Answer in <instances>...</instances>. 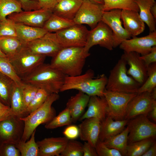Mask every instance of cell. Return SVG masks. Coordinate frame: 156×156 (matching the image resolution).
Here are the masks:
<instances>
[{
    "label": "cell",
    "mask_w": 156,
    "mask_h": 156,
    "mask_svg": "<svg viewBox=\"0 0 156 156\" xmlns=\"http://www.w3.org/2000/svg\"><path fill=\"white\" fill-rule=\"evenodd\" d=\"M73 122L69 109L66 108L55 116L49 122L45 124V127L48 129H51L64 126H68Z\"/></svg>",
    "instance_id": "36"
},
{
    "label": "cell",
    "mask_w": 156,
    "mask_h": 156,
    "mask_svg": "<svg viewBox=\"0 0 156 156\" xmlns=\"http://www.w3.org/2000/svg\"><path fill=\"white\" fill-rule=\"evenodd\" d=\"M140 54L135 52L124 51L121 57L129 65L127 74L142 85L146 80L147 67L140 58Z\"/></svg>",
    "instance_id": "18"
},
{
    "label": "cell",
    "mask_w": 156,
    "mask_h": 156,
    "mask_svg": "<svg viewBox=\"0 0 156 156\" xmlns=\"http://www.w3.org/2000/svg\"><path fill=\"white\" fill-rule=\"evenodd\" d=\"M22 11L20 3L15 0H0V21L10 14Z\"/></svg>",
    "instance_id": "38"
},
{
    "label": "cell",
    "mask_w": 156,
    "mask_h": 156,
    "mask_svg": "<svg viewBox=\"0 0 156 156\" xmlns=\"http://www.w3.org/2000/svg\"><path fill=\"white\" fill-rule=\"evenodd\" d=\"M2 148L1 154L5 156H21L19 150L16 144L4 142Z\"/></svg>",
    "instance_id": "45"
},
{
    "label": "cell",
    "mask_w": 156,
    "mask_h": 156,
    "mask_svg": "<svg viewBox=\"0 0 156 156\" xmlns=\"http://www.w3.org/2000/svg\"><path fill=\"white\" fill-rule=\"evenodd\" d=\"M139 8L140 17L146 23L150 32L156 31V19L150 10L152 6L156 2L155 0H135Z\"/></svg>",
    "instance_id": "29"
},
{
    "label": "cell",
    "mask_w": 156,
    "mask_h": 156,
    "mask_svg": "<svg viewBox=\"0 0 156 156\" xmlns=\"http://www.w3.org/2000/svg\"><path fill=\"white\" fill-rule=\"evenodd\" d=\"M13 115L10 107L0 102V122Z\"/></svg>",
    "instance_id": "49"
},
{
    "label": "cell",
    "mask_w": 156,
    "mask_h": 156,
    "mask_svg": "<svg viewBox=\"0 0 156 156\" xmlns=\"http://www.w3.org/2000/svg\"><path fill=\"white\" fill-rule=\"evenodd\" d=\"M83 0H57L53 9V14L73 20Z\"/></svg>",
    "instance_id": "25"
},
{
    "label": "cell",
    "mask_w": 156,
    "mask_h": 156,
    "mask_svg": "<svg viewBox=\"0 0 156 156\" xmlns=\"http://www.w3.org/2000/svg\"><path fill=\"white\" fill-rule=\"evenodd\" d=\"M156 103V89L151 92L137 94L127 106L124 119L129 120L140 115H148Z\"/></svg>",
    "instance_id": "8"
},
{
    "label": "cell",
    "mask_w": 156,
    "mask_h": 156,
    "mask_svg": "<svg viewBox=\"0 0 156 156\" xmlns=\"http://www.w3.org/2000/svg\"><path fill=\"white\" fill-rule=\"evenodd\" d=\"M83 156H98L94 147L85 142L83 145Z\"/></svg>",
    "instance_id": "50"
},
{
    "label": "cell",
    "mask_w": 156,
    "mask_h": 156,
    "mask_svg": "<svg viewBox=\"0 0 156 156\" xmlns=\"http://www.w3.org/2000/svg\"><path fill=\"white\" fill-rule=\"evenodd\" d=\"M113 42L112 30L106 24L101 21L95 27L89 31L84 50L86 53H89L92 47L99 45L111 51L113 48Z\"/></svg>",
    "instance_id": "12"
},
{
    "label": "cell",
    "mask_w": 156,
    "mask_h": 156,
    "mask_svg": "<svg viewBox=\"0 0 156 156\" xmlns=\"http://www.w3.org/2000/svg\"><path fill=\"white\" fill-rule=\"evenodd\" d=\"M128 144L140 140L155 138L156 125L146 115H140L128 120Z\"/></svg>",
    "instance_id": "7"
},
{
    "label": "cell",
    "mask_w": 156,
    "mask_h": 156,
    "mask_svg": "<svg viewBox=\"0 0 156 156\" xmlns=\"http://www.w3.org/2000/svg\"><path fill=\"white\" fill-rule=\"evenodd\" d=\"M23 43L16 37H0V49L9 59L14 56L24 47Z\"/></svg>",
    "instance_id": "27"
},
{
    "label": "cell",
    "mask_w": 156,
    "mask_h": 156,
    "mask_svg": "<svg viewBox=\"0 0 156 156\" xmlns=\"http://www.w3.org/2000/svg\"><path fill=\"white\" fill-rule=\"evenodd\" d=\"M46 57L30 52L24 45L16 54L8 59L17 75L21 79L43 63Z\"/></svg>",
    "instance_id": "6"
},
{
    "label": "cell",
    "mask_w": 156,
    "mask_h": 156,
    "mask_svg": "<svg viewBox=\"0 0 156 156\" xmlns=\"http://www.w3.org/2000/svg\"><path fill=\"white\" fill-rule=\"evenodd\" d=\"M83 145L75 140H68L60 156H83Z\"/></svg>",
    "instance_id": "40"
},
{
    "label": "cell",
    "mask_w": 156,
    "mask_h": 156,
    "mask_svg": "<svg viewBox=\"0 0 156 156\" xmlns=\"http://www.w3.org/2000/svg\"><path fill=\"white\" fill-rule=\"evenodd\" d=\"M19 2L22 9L25 11H29L40 9L38 2L34 0H15Z\"/></svg>",
    "instance_id": "47"
},
{
    "label": "cell",
    "mask_w": 156,
    "mask_h": 156,
    "mask_svg": "<svg viewBox=\"0 0 156 156\" xmlns=\"http://www.w3.org/2000/svg\"><path fill=\"white\" fill-rule=\"evenodd\" d=\"M156 142H154L142 156H156Z\"/></svg>",
    "instance_id": "52"
},
{
    "label": "cell",
    "mask_w": 156,
    "mask_h": 156,
    "mask_svg": "<svg viewBox=\"0 0 156 156\" xmlns=\"http://www.w3.org/2000/svg\"><path fill=\"white\" fill-rule=\"evenodd\" d=\"M16 37L15 22L9 18L0 21V37Z\"/></svg>",
    "instance_id": "43"
},
{
    "label": "cell",
    "mask_w": 156,
    "mask_h": 156,
    "mask_svg": "<svg viewBox=\"0 0 156 156\" xmlns=\"http://www.w3.org/2000/svg\"><path fill=\"white\" fill-rule=\"evenodd\" d=\"M16 83L11 78L0 73V102L10 107L12 94Z\"/></svg>",
    "instance_id": "31"
},
{
    "label": "cell",
    "mask_w": 156,
    "mask_h": 156,
    "mask_svg": "<svg viewBox=\"0 0 156 156\" xmlns=\"http://www.w3.org/2000/svg\"><path fill=\"white\" fill-rule=\"evenodd\" d=\"M16 37L26 43L41 37L47 32L41 27H34L15 22Z\"/></svg>",
    "instance_id": "26"
},
{
    "label": "cell",
    "mask_w": 156,
    "mask_h": 156,
    "mask_svg": "<svg viewBox=\"0 0 156 156\" xmlns=\"http://www.w3.org/2000/svg\"><path fill=\"white\" fill-rule=\"evenodd\" d=\"M121 19L123 22L124 28L131 36H136L144 31V22L140 17L138 12L132 10H122Z\"/></svg>",
    "instance_id": "22"
},
{
    "label": "cell",
    "mask_w": 156,
    "mask_h": 156,
    "mask_svg": "<svg viewBox=\"0 0 156 156\" xmlns=\"http://www.w3.org/2000/svg\"><path fill=\"white\" fill-rule=\"evenodd\" d=\"M95 148L98 156H122L118 151L106 146L99 139L97 142Z\"/></svg>",
    "instance_id": "44"
},
{
    "label": "cell",
    "mask_w": 156,
    "mask_h": 156,
    "mask_svg": "<svg viewBox=\"0 0 156 156\" xmlns=\"http://www.w3.org/2000/svg\"><path fill=\"white\" fill-rule=\"evenodd\" d=\"M137 93H129L105 90L104 96L108 107L107 116L115 120L124 119L127 105Z\"/></svg>",
    "instance_id": "9"
},
{
    "label": "cell",
    "mask_w": 156,
    "mask_h": 156,
    "mask_svg": "<svg viewBox=\"0 0 156 156\" xmlns=\"http://www.w3.org/2000/svg\"><path fill=\"white\" fill-rule=\"evenodd\" d=\"M102 5L88 0H83L73 21L76 24H86L93 29L101 21Z\"/></svg>",
    "instance_id": "13"
},
{
    "label": "cell",
    "mask_w": 156,
    "mask_h": 156,
    "mask_svg": "<svg viewBox=\"0 0 156 156\" xmlns=\"http://www.w3.org/2000/svg\"><path fill=\"white\" fill-rule=\"evenodd\" d=\"M75 24L73 20L67 19L53 14L45 22L43 28L47 32L55 33Z\"/></svg>",
    "instance_id": "32"
},
{
    "label": "cell",
    "mask_w": 156,
    "mask_h": 156,
    "mask_svg": "<svg viewBox=\"0 0 156 156\" xmlns=\"http://www.w3.org/2000/svg\"><path fill=\"white\" fill-rule=\"evenodd\" d=\"M25 46L33 53L52 57L62 48L55 33L49 32L41 37L25 43Z\"/></svg>",
    "instance_id": "10"
},
{
    "label": "cell",
    "mask_w": 156,
    "mask_h": 156,
    "mask_svg": "<svg viewBox=\"0 0 156 156\" xmlns=\"http://www.w3.org/2000/svg\"><path fill=\"white\" fill-rule=\"evenodd\" d=\"M37 1L40 9L52 10L57 0H34Z\"/></svg>",
    "instance_id": "51"
},
{
    "label": "cell",
    "mask_w": 156,
    "mask_h": 156,
    "mask_svg": "<svg viewBox=\"0 0 156 156\" xmlns=\"http://www.w3.org/2000/svg\"><path fill=\"white\" fill-rule=\"evenodd\" d=\"M68 140L63 137L46 138L37 141L39 156H60Z\"/></svg>",
    "instance_id": "21"
},
{
    "label": "cell",
    "mask_w": 156,
    "mask_h": 156,
    "mask_svg": "<svg viewBox=\"0 0 156 156\" xmlns=\"http://www.w3.org/2000/svg\"><path fill=\"white\" fill-rule=\"evenodd\" d=\"M0 73L10 77L20 86L23 83L21 78L15 72L11 63L6 58L0 57Z\"/></svg>",
    "instance_id": "39"
},
{
    "label": "cell",
    "mask_w": 156,
    "mask_h": 156,
    "mask_svg": "<svg viewBox=\"0 0 156 156\" xmlns=\"http://www.w3.org/2000/svg\"><path fill=\"white\" fill-rule=\"evenodd\" d=\"M87 105V110L80 118L79 120L95 118L101 122L107 116L108 105L104 96H90Z\"/></svg>",
    "instance_id": "20"
},
{
    "label": "cell",
    "mask_w": 156,
    "mask_h": 156,
    "mask_svg": "<svg viewBox=\"0 0 156 156\" xmlns=\"http://www.w3.org/2000/svg\"><path fill=\"white\" fill-rule=\"evenodd\" d=\"M10 107L13 115L19 118L27 116L21 86L16 83L11 98Z\"/></svg>",
    "instance_id": "28"
},
{
    "label": "cell",
    "mask_w": 156,
    "mask_h": 156,
    "mask_svg": "<svg viewBox=\"0 0 156 156\" xmlns=\"http://www.w3.org/2000/svg\"><path fill=\"white\" fill-rule=\"evenodd\" d=\"M120 49L126 52H135L145 55L150 52L153 47L156 46V31L150 32L146 36L125 40L119 45Z\"/></svg>",
    "instance_id": "17"
},
{
    "label": "cell",
    "mask_w": 156,
    "mask_h": 156,
    "mask_svg": "<svg viewBox=\"0 0 156 156\" xmlns=\"http://www.w3.org/2000/svg\"><path fill=\"white\" fill-rule=\"evenodd\" d=\"M128 127L120 133L103 142L107 147L119 151L122 156H126L129 134Z\"/></svg>",
    "instance_id": "30"
},
{
    "label": "cell",
    "mask_w": 156,
    "mask_h": 156,
    "mask_svg": "<svg viewBox=\"0 0 156 156\" xmlns=\"http://www.w3.org/2000/svg\"><path fill=\"white\" fill-rule=\"evenodd\" d=\"M147 77L144 82L138 88L137 94L151 92L156 88V62L147 67Z\"/></svg>",
    "instance_id": "37"
},
{
    "label": "cell",
    "mask_w": 156,
    "mask_h": 156,
    "mask_svg": "<svg viewBox=\"0 0 156 156\" xmlns=\"http://www.w3.org/2000/svg\"><path fill=\"white\" fill-rule=\"evenodd\" d=\"M90 54L84 47L62 48L52 59L50 64L66 76H75L81 74L86 59Z\"/></svg>",
    "instance_id": "1"
},
{
    "label": "cell",
    "mask_w": 156,
    "mask_h": 156,
    "mask_svg": "<svg viewBox=\"0 0 156 156\" xmlns=\"http://www.w3.org/2000/svg\"><path fill=\"white\" fill-rule=\"evenodd\" d=\"M36 131V130L32 133L28 140L25 142L20 140L16 144L21 156H39V148L35 140Z\"/></svg>",
    "instance_id": "35"
},
{
    "label": "cell",
    "mask_w": 156,
    "mask_h": 156,
    "mask_svg": "<svg viewBox=\"0 0 156 156\" xmlns=\"http://www.w3.org/2000/svg\"><path fill=\"white\" fill-rule=\"evenodd\" d=\"M90 96L80 91L69 98L66 107L70 112L73 122H75L83 115L88 105Z\"/></svg>",
    "instance_id": "24"
},
{
    "label": "cell",
    "mask_w": 156,
    "mask_h": 156,
    "mask_svg": "<svg viewBox=\"0 0 156 156\" xmlns=\"http://www.w3.org/2000/svg\"><path fill=\"white\" fill-rule=\"evenodd\" d=\"M151 12L154 18L156 19V2L153 4L151 8Z\"/></svg>",
    "instance_id": "54"
},
{
    "label": "cell",
    "mask_w": 156,
    "mask_h": 156,
    "mask_svg": "<svg viewBox=\"0 0 156 156\" xmlns=\"http://www.w3.org/2000/svg\"><path fill=\"white\" fill-rule=\"evenodd\" d=\"M140 58L147 67L151 64L156 62V46L153 47L150 52L140 56Z\"/></svg>",
    "instance_id": "48"
},
{
    "label": "cell",
    "mask_w": 156,
    "mask_h": 156,
    "mask_svg": "<svg viewBox=\"0 0 156 156\" xmlns=\"http://www.w3.org/2000/svg\"><path fill=\"white\" fill-rule=\"evenodd\" d=\"M0 57L6 58V55L4 54L1 51L0 49Z\"/></svg>",
    "instance_id": "56"
},
{
    "label": "cell",
    "mask_w": 156,
    "mask_h": 156,
    "mask_svg": "<svg viewBox=\"0 0 156 156\" xmlns=\"http://www.w3.org/2000/svg\"><path fill=\"white\" fill-rule=\"evenodd\" d=\"M50 94L44 89L39 88L34 98L27 108V115L40 107L44 103Z\"/></svg>",
    "instance_id": "41"
},
{
    "label": "cell",
    "mask_w": 156,
    "mask_h": 156,
    "mask_svg": "<svg viewBox=\"0 0 156 156\" xmlns=\"http://www.w3.org/2000/svg\"><path fill=\"white\" fill-rule=\"evenodd\" d=\"M66 76L50 64L44 63L21 78L22 81L45 90L49 93L60 92Z\"/></svg>",
    "instance_id": "2"
},
{
    "label": "cell",
    "mask_w": 156,
    "mask_h": 156,
    "mask_svg": "<svg viewBox=\"0 0 156 156\" xmlns=\"http://www.w3.org/2000/svg\"><path fill=\"white\" fill-rule=\"evenodd\" d=\"M53 14L52 10L40 9L14 12L8 17L15 22L22 23L30 26L43 28L45 22Z\"/></svg>",
    "instance_id": "16"
},
{
    "label": "cell",
    "mask_w": 156,
    "mask_h": 156,
    "mask_svg": "<svg viewBox=\"0 0 156 156\" xmlns=\"http://www.w3.org/2000/svg\"><path fill=\"white\" fill-rule=\"evenodd\" d=\"M24 129V123L20 118L12 115L0 122V137L3 142L16 144L21 140Z\"/></svg>",
    "instance_id": "15"
},
{
    "label": "cell",
    "mask_w": 156,
    "mask_h": 156,
    "mask_svg": "<svg viewBox=\"0 0 156 156\" xmlns=\"http://www.w3.org/2000/svg\"><path fill=\"white\" fill-rule=\"evenodd\" d=\"M63 133L69 140H75L79 137V127L76 125H70L64 129Z\"/></svg>",
    "instance_id": "46"
},
{
    "label": "cell",
    "mask_w": 156,
    "mask_h": 156,
    "mask_svg": "<svg viewBox=\"0 0 156 156\" xmlns=\"http://www.w3.org/2000/svg\"><path fill=\"white\" fill-rule=\"evenodd\" d=\"M149 117L155 122H156V103L155 104L148 114Z\"/></svg>",
    "instance_id": "53"
},
{
    "label": "cell",
    "mask_w": 156,
    "mask_h": 156,
    "mask_svg": "<svg viewBox=\"0 0 156 156\" xmlns=\"http://www.w3.org/2000/svg\"><path fill=\"white\" fill-rule=\"evenodd\" d=\"M94 74L92 70L89 69L82 75L66 76L60 92L76 90L90 96H104L107 78L104 74L94 78Z\"/></svg>",
    "instance_id": "3"
},
{
    "label": "cell",
    "mask_w": 156,
    "mask_h": 156,
    "mask_svg": "<svg viewBox=\"0 0 156 156\" xmlns=\"http://www.w3.org/2000/svg\"><path fill=\"white\" fill-rule=\"evenodd\" d=\"M89 31L82 25L75 24L55 32L62 47H84Z\"/></svg>",
    "instance_id": "11"
},
{
    "label": "cell",
    "mask_w": 156,
    "mask_h": 156,
    "mask_svg": "<svg viewBox=\"0 0 156 156\" xmlns=\"http://www.w3.org/2000/svg\"><path fill=\"white\" fill-rule=\"evenodd\" d=\"M128 121L126 119L115 120L110 116H107L101 122L99 139L103 142L120 133L125 129Z\"/></svg>",
    "instance_id": "23"
},
{
    "label": "cell",
    "mask_w": 156,
    "mask_h": 156,
    "mask_svg": "<svg viewBox=\"0 0 156 156\" xmlns=\"http://www.w3.org/2000/svg\"><path fill=\"white\" fill-rule=\"evenodd\" d=\"M95 3L103 5V0H88Z\"/></svg>",
    "instance_id": "55"
},
{
    "label": "cell",
    "mask_w": 156,
    "mask_h": 156,
    "mask_svg": "<svg viewBox=\"0 0 156 156\" xmlns=\"http://www.w3.org/2000/svg\"><path fill=\"white\" fill-rule=\"evenodd\" d=\"M101 121L95 118H86L78 126L79 137L81 140L87 142L95 148L99 139Z\"/></svg>",
    "instance_id": "19"
},
{
    "label": "cell",
    "mask_w": 156,
    "mask_h": 156,
    "mask_svg": "<svg viewBox=\"0 0 156 156\" xmlns=\"http://www.w3.org/2000/svg\"><path fill=\"white\" fill-rule=\"evenodd\" d=\"M155 138H148L128 144L126 156H142L155 141Z\"/></svg>",
    "instance_id": "34"
},
{
    "label": "cell",
    "mask_w": 156,
    "mask_h": 156,
    "mask_svg": "<svg viewBox=\"0 0 156 156\" xmlns=\"http://www.w3.org/2000/svg\"><path fill=\"white\" fill-rule=\"evenodd\" d=\"M127 64L121 57L110 71L106 90L118 92L137 93L141 85L127 74Z\"/></svg>",
    "instance_id": "5"
},
{
    "label": "cell",
    "mask_w": 156,
    "mask_h": 156,
    "mask_svg": "<svg viewBox=\"0 0 156 156\" xmlns=\"http://www.w3.org/2000/svg\"><path fill=\"white\" fill-rule=\"evenodd\" d=\"M121 10L114 9L103 11L101 21L112 30L113 37V48L119 46L123 41L130 39L131 36L122 26L121 21Z\"/></svg>",
    "instance_id": "14"
},
{
    "label": "cell",
    "mask_w": 156,
    "mask_h": 156,
    "mask_svg": "<svg viewBox=\"0 0 156 156\" xmlns=\"http://www.w3.org/2000/svg\"><path fill=\"white\" fill-rule=\"evenodd\" d=\"M20 86L24 104L26 109L27 106L35 96L39 88L32 84L23 82Z\"/></svg>",
    "instance_id": "42"
},
{
    "label": "cell",
    "mask_w": 156,
    "mask_h": 156,
    "mask_svg": "<svg viewBox=\"0 0 156 156\" xmlns=\"http://www.w3.org/2000/svg\"><path fill=\"white\" fill-rule=\"evenodd\" d=\"M103 11L114 9L132 10L139 12V8L135 0H103Z\"/></svg>",
    "instance_id": "33"
},
{
    "label": "cell",
    "mask_w": 156,
    "mask_h": 156,
    "mask_svg": "<svg viewBox=\"0 0 156 156\" xmlns=\"http://www.w3.org/2000/svg\"><path fill=\"white\" fill-rule=\"evenodd\" d=\"M59 98L58 94H50L40 107L26 116L20 118L24 123L23 132L21 141H27L38 126L46 124L55 116V110L52 105Z\"/></svg>",
    "instance_id": "4"
}]
</instances>
